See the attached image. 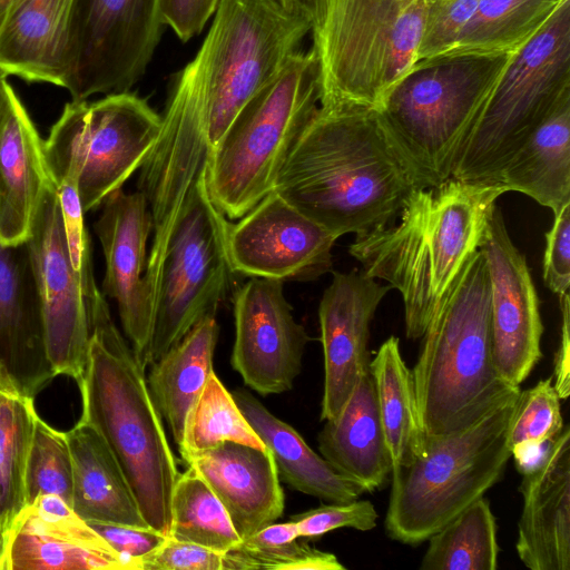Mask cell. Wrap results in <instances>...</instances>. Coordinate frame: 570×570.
I'll return each mask as SVG.
<instances>
[{
    "label": "cell",
    "mask_w": 570,
    "mask_h": 570,
    "mask_svg": "<svg viewBox=\"0 0 570 570\" xmlns=\"http://www.w3.org/2000/svg\"><path fill=\"white\" fill-rule=\"evenodd\" d=\"M511 53L448 51L417 60L375 108L419 188L451 177Z\"/></svg>",
    "instance_id": "obj_5"
},
{
    "label": "cell",
    "mask_w": 570,
    "mask_h": 570,
    "mask_svg": "<svg viewBox=\"0 0 570 570\" xmlns=\"http://www.w3.org/2000/svg\"><path fill=\"white\" fill-rule=\"evenodd\" d=\"M8 73L0 68V116L6 100V85L8 82Z\"/></svg>",
    "instance_id": "obj_49"
},
{
    "label": "cell",
    "mask_w": 570,
    "mask_h": 570,
    "mask_svg": "<svg viewBox=\"0 0 570 570\" xmlns=\"http://www.w3.org/2000/svg\"><path fill=\"white\" fill-rule=\"evenodd\" d=\"M94 227L106 263L102 294L116 302L124 333L146 370L154 306L145 281L147 240L153 232L145 194L121 188L114 191L102 203Z\"/></svg>",
    "instance_id": "obj_18"
},
{
    "label": "cell",
    "mask_w": 570,
    "mask_h": 570,
    "mask_svg": "<svg viewBox=\"0 0 570 570\" xmlns=\"http://www.w3.org/2000/svg\"><path fill=\"white\" fill-rule=\"evenodd\" d=\"M139 570H256V564L238 548L218 552L168 538L140 560Z\"/></svg>",
    "instance_id": "obj_39"
},
{
    "label": "cell",
    "mask_w": 570,
    "mask_h": 570,
    "mask_svg": "<svg viewBox=\"0 0 570 570\" xmlns=\"http://www.w3.org/2000/svg\"><path fill=\"white\" fill-rule=\"evenodd\" d=\"M160 128L161 116L128 91L71 100L43 140L50 176L55 184L71 179L90 212L141 168Z\"/></svg>",
    "instance_id": "obj_11"
},
{
    "label": "cell",
    "mask_w": 570,
    "mask_h": 570,
    "mask_svg": "<svg viewBox=\"0 0 570 570\" xmlns=\"http://www.w3.org/2000/svg\"><path fill=\"white\" fill-rule=\"evenodd\" d=\"M391 288L357 269L333 272L318 306L324 356L322 421L337 415L360 375L370 371V325Z\"/></svg>",
    "instance_id": "obj_20"
},
{
    "label": "cell",
    "mask_w": 570,
    "mask_h": 570,
    "mask_svg": "<svg viewBox=\"0 0 570 570\" xmlns=\"http://www.w3.org/2000/svg\"><path fill=\"white\" fill-rule=\"evenodd\" d=\"M161 26L159 0H77L66 88L72 100L128 91L145 72Z\"/></svg>",
    "instance_id": "obj_13"
},
{
    "label": "cell",
    "mask_w": 570,
    "mask_h": 570,
    "mask_svg": "<svg viewBox=\"0 0 570 570\" xmlns=\"http://www.w3.org/2000/svg\"><path fill=\"white\" fill-rule=\"evenodd\" d=\"M560 297L561 332L553 360V386L561 400L570 394V302L569 293Z\"/></svg>",
    "instance_id": "obj_47"
},
{
    "label": "cell",
    "mask_w": 570,
    "mask_h": 570,
    "mask_svg": "<svg viewBox=\"0 0 570 570\" xmlns=\"http://www.w3.org/2000/svg\"><path fill=\"white\" fill-rule=\"evenodd\" d=\"M219 0H159L163 24L169 26L181 41L198 35Z\"/></svg>",
    "instance_id": "obj_46"
},
{
    "label": "cell",
    "mask_w": 570,
    "mask_h": 570,
    "mask_svg": "<svg viewBox=\"0 0 570 570\" xmlns=\"http://www.w3.org/2000/svg\"><path fill=\"white\" fill-rule=\"evenodd\" d=\"M298 539L297 527L289 520L259 529L243 539L237 548L253 559L258 569L287 570L312 548Z\"/></svg>",
    "instance_id": "obj_41"
},
{
    "label": "cell",
    "mask_w": 570,
    "mask_h": 570,
    "mask_svg": "<svg viewBox=\"0 0 570 570\" xmlns=\"http://www.w3.org/2000/svg\"><path fill=\"white\" fill-rule=\"evenodd\" d=\"M498 185L448 178L415 189L400 222L356 236L348 253L362 273L389 282L402 295L405 335L421 338L434 311L469 256L480 248Z\"/></svg>",
    "instance_id": "obj_2"
},
{
    "label": "cell",
    "mask_w": 570,
    "mask_h": 570,
    "mask_svg": "<svg viewBox=\"0 0 570 570\" xmlns=\"http://www.w3.org/2000/svg\"><path fill=\"white\" fill-rule=\"evenodd\" d=\"M283 281L252 277L234 294L235 341L230 364L261 395L293 387L309 336L287 302Z\"/></svg>",
    "instance_id": "obj_16"
},
{
    "label": "cell",
    "mask_w": 570,
    "mask_h": 570,
    "mask_svg": "<svg viewBox=\"0 0 570 570\" xmlns=\"http://www.w3.org/2000/svg\"><path fill=\"white\" fill-rule=\"evenodd\" d=\"M412 368L426 436L464 429L520 392L499 375L487 262L473 252L439 302Z\"/></svg>",
    "instance_id": "obj_4"
},
{
    "label": "cell",
    "mask_w": 570,
    "mask_h": 570,
    "mask_svg": "<svg viewBox=\"0 0 570 570\" xmlns=\"http://www.w3.org/2000/svg\"><path fill=\"white\" fill-rule=\"evenodd\" d=\"M228 224L227 217L208 195L205 170L164 257L154 311L149 365L202 320L216 317L234 273L227 254Z\"/></svg>",
    "instance_id": "obj_12"
},
{
    "label": "cell",
    "mask_w": 570,
    "mask_h": 570,
    "mask_svg": "<svg viewBox=\"0 0 570 570\" xmlns=\"http://www.w3.org/2000/svg\"><path fill=\"white\" fill-rule=\"evenodd\" d=\"M8 2H9V0H0V27L2 24L4 16H6Z\"/></svg>",
    "instance_id": "obj_50"
},
{
    "label": "cell",
    "mask_w": 570,
    "mask_h": 570,
    "mask_svg": "<svg viewBox=\"0 0 570 570\" xmlns=\"http://www.w3.org/2000/svg\"><path fill=\"white\" fill-rule=\"evenodd\" d=\"M37 412L33 399L0 391V528L26 505L24 475Z\"/></svg>",
    "instance_id": "obj_35"
},
{
    "label": "cell",
    "mask_w": 570,
    "mask_h": 570,
    "mask_svg": "<svg viewBox=\"0 0 570 570\" xmlns=\"http://www.w3.org/2000/svg\"><path fill=\"white\" fill-rule=\"evenodd\" d=\"M282 12L306 22L313 33L317 32L334 0H267Z\"/></svg>",
    "instance_id": "obj_48"
},
{
    "label": "cell",
    "mask_w": 570,
    "mask_h": 570,
    "mask_svg": "<svg viewBox=\"0 0 570 570\" xmlns=\"http://www.w3.org/2000/svg\"><path fill=\"white\" fill-rule=\"evenodd\" d=\"M169 538L218 552L242 542L219 499L190 468L179 473L174 488Z\"/></svg>",
    "instance_id": "obj_34"
},
{
    "label": "cell",
    "mask_w": 570,
    "mask_h": 570,
    "mask_svg": "<svg viewBox=\"0 0 570 570\" xmlns=\"http://www.w3.org/2000/svg\"><path fill=\"white\" fill-rule=\"evenodd\" d=\"M227 441L267 450L232 393L213 373L187 413L178 451L185 459Z\"/></svg>",
    "instance_id": "obj_36"
},
{
    "label": "cell",
    "mask_w": 570,
    "mask_h": 570,
    "mask_svg": "<svg viewBox=\"0 0 570 570\" xmlns=\"http://www.w3.org/2000/svg\"><path fill=\"white\" fill-rule=\"evenodd\" d=\"M563 426L561 399L552 377L540 380L517 397L509 426L510 451L550 443Z\"/></svg>",
    "instance_id": "obj_38"
},
{
    "label": "cell",
    "mask_w": 570,
    "mask_h": 570,
    "mask_svg": "<svg viewBox=\"0 0 570 570\" xmlns=\"http://www.w3.org/2000/svg\"><path fill=\"white\" fill-rule=\"evenodd\" d=\"M72 465L65 432L37 416L24 475L26 505L43 494H56L71 507Z\"/></svg>",
    "instance_id": "obj_37"
},
{
    "label": "cell",
    "mask_w": 570,
    "mask_h": 570,
    "mask_svg": "<svg viewBox=\"0 0 570 570\" xmlns=\"http://www.w3.org/2000/svg\"><path fill=\"white\" fill-rule=\"evenodd\" d=\"M480 0H424L417 60L451 51Z\"/></svg>",
    "instance_id": "obj_40"
},
{
    "label": "cell",
    "mask_w": 570,
    "mask_h": 570,
    "mask_svg": "<svg viewBox=\"0 0 570 570\" xmlns=\"http://www.w3.org/2000/svg\"><path fill=\"white\" fill-rule=\"evenodd\" d=\"M56 187L71 264L87 297L99 289L94 276L90 237L83 222L85 212L76 184L71 179L61 180Z\"/></svg>",
    "instance_id": "obj_42"
},
{
    "label": "cell",
    "mask_w": 570,
    "mask_h": 570,
    "mask_svg": "<svg viewBox=\"0 0 570 570\" xmlns=\"http://www.w3.org/2000/svg\"><path fill=\"white\" fill-rule=\"evenodd\" d=\"M416 180L375 108L320 105L273 190L336 238L395 220Z\"/></svg>",
    "instance_id": "obj_1"
},
{
    "label": "cell",
    "mask_w": 570,
    "mask_h": 570,
    "mask_svg": "<svg viewBox=\"0 0 570 570\" xmlns=\"http://www.w3.org/2000/svg\"><path fill=\"white\" fill-rule=\"evenodd\" d=\"M379 513L368 500H353L345 503H325L291 517L299 538L315 539L330 531L352 528L370 531L377 524Z\"/></svg>",
    "instance_id": "obj_43"
},
{
    "label": "cell",
    "mask_w": 570,
    "mask_h": 570,
    "mask_svg": "<svg viewBox=\"0 0 570 570\" xmlns=\"http://www.w3.org/2000/svg\"><path fill=\"white\" fill-rule=\"evenodd\" d=\"M232 395L269 450L279 480L326 503L350 502L365 492L314 452L292 425L272 414L252 393L238 387Z\"/></svg>",
    "instance_id": "obj_28"
},
{
    "label": "cell",
    "mask_w": 570,
    "mask_h": 570,
    "mask_svg": "<svg viewBox=\"0 0 570 570\" xmlns=\"http://www.w3.org/2000/svg\"><path fill=\"white\" fill-rule=\"evenodd\" d=\"M77 0H9L0 68L29 82L67 88Z\"/></svg>",
    "instance_id": "obj_25"
},
{
    "label": "cell",
    "mask_w": 570,
    "mask_h": 570,
    "mask_svg": "<svg viewBox=\"0 0 570 570\" xmlns=\"http://www.w3.org/2000/svg\"><path fill=\"white\" fill-rule=\"evenodd\" d=\"M421 570H495L499 560L495 517L481 497L432 534Z\"/></svg>",
    "instance_id": "obj_32"
},
{
    "label": "cell",
    "mask_w": 570,
    "mask_h": 570,
    "mask_svg": "<svg viewBox=\"0 0 570 570\" xmlns=\"http://www.w3.org/2000/svg\"><path fill=\"white\" fill-rule=\"evenodd\" d=\"M497 185L531 197L554 215L570 204V98L507 161Z\"/></svg>",
    "instance_id": "obj_29"
},
{
    "label": "cell",
    "mask_w": 570,
    "mask_h": 570,
    "mask_svg": "<svg viewBox=\"0 0 570 570\" xmlns=\"http://www.w3.org/2000/svg\"><path fill=\"white\" fill-rule=\"evenodd\" d=\"M136 570L59 495L24 505L2 532L0 570Z\"/></svg>",
    "instance_id": "obj_19"
},
{
    "label": "cell",
    "mask_w": 570,
    "mask_h": 570,
    "mask_svg": "<svg viewBox=\"0 0 570 570\" xmlns=\"http://www.w3.org/2000/svg\"><path fill=\"white\" fill-rule=\"evenodd\" d=\"M568 98L570 0H564L547 23L511 53L451 177L497 185L507 161Z\"/></svg>",
    "instance_id": "obj_8"
},
{
    "label": "cell",
    "mask_w": 570,
    "mask_h": 570,
    "mask_svg": "<svg viewBox=\"0 0 570 570\" xmlns=\"http://www.w3.org/2000/svg\"><path fill=\"white\" fill-rule=\"evenodd\" d=\"M317 443L321 455L365 492L385 484L392 461L370 371L360 375L337 415L325 421Z\"/></svg>",
    "instance_id": "obj_26"
},
{
    "label": "cell",
    "mask_w": 570,
    "mask_h": 570,
    "mask_svg": "<svg viewBox=\"0 0 570 570\" xmlns=\"http://www.w3.org/2000/svg\"><path fill=\"white\" fill-rule=\"evenodd\" d=\"M311 27L267 0H219L195 59L210 150L242 108L297 52Z\"/></svg>",
    "instance_id": "obj_10"
},
{
    "label": "cell",
    "mask_w": 570,
    "mask_h": 570,
    "mask_svg": "<svg viewBox=\"0 0 570 570\" xmlns=\"http://www.w3.org/2000/svg\"><path fill=\"white\" fill-rule=\"evenodd\" d=\"M213 490L245 539L284 511V492L269 450L227 441L183 459Z\"/></svg>",
    "instance_id": "obj_23"
},
{
    "label": "cell",
    "mask_w": 570,
    "mask_h": 570,
    "mask_svg": "<svg viewBox=\"0 0 570 570\" xmlns=\"http://www.w3.org/2000/svg\"><path fill=\"white\" fill-rule=\"evenodd\" d=\"M491 285V342L494 366L508 384L520 386L542 356L539 298L524 256L493 206L479 248Z\"/></svg>",
    "instance_id": "obj_17"
},
{
    "label": "cell",
    "mask_w": 570,
    "mask_h": 570,
    "mask_svg": "<svg viewBox=\"0 0 570 570\" xmlns=\"http://www.w3.org/2000/svg\"><path fill=\"white\" fill-rule=\"evenodd\" d=\"M2 529L0 528V552H1V546H2Z\"/></svg>",
    "instance_id": "obj_51"
},
{
    "label": "cell",
    "mask_w": 570,
    "mask_h": 570,
    "mask_svg": "<svg viewBox=\"0 0 570 570\" xmlns=\"http://www.w3.org/2000/svg\"><path fill=\"white\" fill-rule=\"evenodd\" d=\"M90 338L79 385L82 412L118 462L147 524L169 537L179 475L146 370L115 325L101 292L86 298Z\"/></svg>",
    "instance_id": "obj_3"
},
{
    "label": "cell",
    "mask_w": 570,
    "mask_h": 570,
    "mask_svg": "<svg viewBox=\"0 0 570 570\" xmlns=\"http://www.w3.org/2000/svg\"><path fill=\"white\" fill-rule=\"evenodd\" d=\"M88 523L116 552L130 559L136 570H139V562L144 557L160 548L169 538L151 528L97 521Z\"/></svg>",
    "instance_id": "obj_45"
},
{
    "label": "cell",
    "mask_w": 570,
    "mask_h": 570,
    "mask_svg": "<svg viewBox=\"0 0 570 570\" xmlns=\"http://www.w3.org/2000/svg\"><path fill=\"white\" fill-rule=\"evenodd\" d=\"M56 376L28 243L0 244V391L35 399Z\"/></svg>",
    "instance_id": "obj_21"
},
{
    "label": "cell",
    "mask_w": 570,
    "mask_h": 570,
    "mask_svg": "<svg viewBox=\"0 0 570 570\" xmlns=\"http://www.w3.org/2000/svg\"><path fill=\"white\" fill-rule=\"evenodd\" d=\"M218 334L216 317H206L149 365L146 379L150 394L177 448L187 413L214 373Z\"/></svg>",
    "instance_id": "obj_30"
},
{
    "label": "cell",
    "mask_w": 570,
    "mask_h": 570,
    "mask_svg": "<svg viewBox=\"0 0 570 570\" xmlns=\"http://www.w3.org/2000/svg\"><path fill=\"white\" fill-rule=\"evenodd\" d=\"M72 465L71 509L82 520L150 528L100 434L79 419L65 432Z\"/></svg>",
    "instance_id": "obj_27"
},
{
    "label": "cell",
    "mask_w": 570,
    "mask_h": 570,
    "mask_svg": "<svg viewBox=\"0 0 570 570\" xmlns=\"http://www.w3.org/2000/svg\"><path fill=\"white\" fill-rule=\"evenodd\" d=\"M564 0H480L451 51L513 52L530 40Z\"/></svg>",
    "instance_id": "obj_33"
},
{
    "label": "cell",
    "mask_w": 570,
    "mask_h": 570,
    "mask_svg": "<svg viewBox=\"0 0 570 570\" xmlns=\"http://www.w3.org/2000/svg\"><path fill=\"white\" fill-rule=\"evenodd\" d=\"M336 239L272 190L236 223L229 222L227 254L234 273L313 281L332 269Z\"/></svg>",
    "instance_id": "obj_15"
},
{
    "label": "cell",
    "mask_w": 570,
    "mask_h": 570,
    "mask_svg": "<svg viewBox=\"0 0 570 570\" xmlns=\"http://www.w3.org/2000/svg\"><path fill=\"white\" fill-rule=\"evenodd\" d=\"M380 420L392 466H407L425 450L424 432L412 370L404 362L399 338H386L370 362Z\"/></svg>",
    "instance_id": "obj_31"
},
{
    "label": "cell",
    "mask_w": 570,
    "mask_h": 570,
    "mask_svg": "<svg viewBox=\"0 0 570 570\" xmlns=\"http://www.w3.org/2000/svg\"><path fill=\"white\" fill-rule=\"evenodd\" d=\"M519 393L464 429L426 436L421 456L392 466L384 521L391 539L420 544L501 480L511 458L509 426Z\"/></svg>",
    "instance_id": "obj_6"
},
{
    "label": "cell",
    "mask_w": 570,
    "mask_h": 570,
    "mask_svg": "<svg viewBox=\"0 0 570 570\" xmlns=\"http://www.w3.org/2000/svg\"><path fill=\"white\" fill-rule=\"evenodd\" d=\"M543 281L559 296L569 293L570 284V204L554 215V222L546 234Z\"/></svg>",
    "instance_id": "obj_44"
},
{
    "label": "cell",
    "mask_w": 570,
    "mask_h": 570,
    "mask_svg": "<svg viewBox=\"0 0 570 570\" xmlns=\"http://www.w3.org/2000/svg\"><path fill=\"white\" fill-rule=\"evenodd\" d=\"M27 243L48 360L57 375L78 382L87 363L90 328L81 281L67 246L56 185L45 194Z\"/></svg>",
    "instance_id": "obj_14"
},
{
    "label": "cell",
    "mask_w": 570,
    "mask_h": 570,
    "mask_svg": "<svg viewBox=\"0 0 570 570\" xmlns=\"http://www.w3.org/2000/svg\"><path fill=\"white\" fill-rule=\"evenodd\" d=\"M41 139L12 86L0 116V244L26 243L45 194L55 186Z\"/></svg>",
    "instance_id": "obj_24"
},
{
    "label": "cell",
    "mask_w": 570,
    "mask_h": 570,
    "mask_svg": "<svg viewBox=\"0 0 570 570\" xmlns=\"http://www.w3.org/2000/svg\"><path fill=\"white\" fill-rule=\"evenodd\" d=\"M424 0H334L313 33L320 105L377 108L417 61Z\"/></svg>",
    "instance_id": "obj_9"
},
{
    "label": "cell",
    "mask_w": 570,
    "mask_h": 570,
    "mask_svg": "<svg viewBox=\"0 0 570 570\" xmlns=\"http://www.w3.org/2000/svg\"><path fill=\"white\" fill-rule=\"evenodd\" d=\"M320 99V65L312 48L297 51L237 114L210 150L206 169L208 195L227 218H240L273 190Z\"/></svg>",
    "instance_id": "obj_7"
},
{
    "label": "cell",
    "mask_w": 570,
    "mask_h": 570,
    "mask_svg": "<svg viewBox=\"0 0 570 570\" xmlns=\"http://www.w3.org/2000/svg\"><path fill=\"white\" fill-rule=\"evenodd\" d=\"M570 428L522 475L515 550L531 570H570Z\"/></svg>",
    "instance_id": "obj_22"
}]
</instances>
